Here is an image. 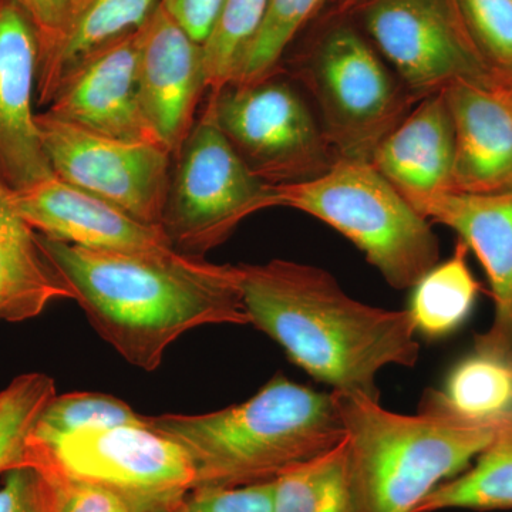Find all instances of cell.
<instances>
[{
  "instance_id": "cell-1",
  "label": "cell",
  "mask_w": 512,
  "mask_h": 512,
  "mask_svg": "<svg viewBox=\"0 0 512 512\" xmlns=\"http://www.w3.org/2000/svg\"><path fill=\"white\" fill-rule=\"evenodd\" d=\"M36 242L94 330L138 369L156 370L165 350L190 330L249 325L237 265L178 251H100L37 232Z\"/></svg>"
},
{
  "instance_id": "cell-2",
  "label": "cell",
  "mask_w": 512,
  "mask_h": 512,
  "mask_svg": "<svg viewBox=\"0 0 512 512\" xmlns=\"http://www.w3.org/2000/svg\"><path fill=\"white\" fill-rule=\"evenodd\" d=\"M237 268L249 325L333 393L380 402V370L419 362L416 326L407 309L356 301L318 266L271 259Z\"/></svg>"
},
{
  "instance_id": "cell-3",
  "label": "cell",
  "mask_w": 512,
  "mask_h": 512,
  "mask_svg": "<svg viewBox=\"0 0 512 512\" xmlns=\"http://www.w3.org/2000/svg\"><path fill=\"white\" fill-rule=\"evenodd\" d=\"M148 424L187 451L195 487L275 480L346 436L335 393L316 392L282 375L244 403L205 414H161Z\"/></svg>"
},
{
  "instance_id": "cell-4",
  "label": "cell",
  "mask_w": 512,
  "mask_h": 512,
  "mask_svg": "<svg viewBox=\"0 0 512 512\" xmlns=\"http://www.w3.org/2000/svg\"><path fill=\"white\" fill-rule=\"evenodd\" d=\"M335 396L348 437L352 512H414L434 488L466 470L497 431L498 423L407 416L369 397Z\"/></svg>"
},
{
  "instance_id": "cell-5",
  "label": "cell",
  "mask_w": 512,
  "mask_h": 512,
  "mask_svg": "<svg viewBox=\"0 0 512 512\" xmlns=\"http://www.w3.org/2000/svg\"><path fill=\"white\" fill-rule=\"evenodd\" d=\"M275 190L278 207L301 211L338 231L394 289H413L440 262L430 222L372 163L336 158L315 180Z\"/></svg>"
},
{
  "instance_id": "cell-6",
  "label": "cell",
  "mask_w": 512,
  "mask_h": 512,
  "mask_svg": "<svg viewBox=\"0 0 512 512\" xmlns=\"http://www.w3.org/2000/svg\"><path fill=\"white\" fill-rule=\"evenodd\" d=\"M328 19L303 59L301 77L336 158L370 163L384 137L419 101L394 79L353 16Z\"/></svg>"
},
{
  "instance_id": "cell-7",
  "label": "cell",
  "mask_w": 512,
  "mask_h": 512,
  "mask_svg": "<svg viewBox=\"0 0 512 512\" xmlns=\"http://www.w3.org/2000/svg\"><path fill=\"white\" fill-rule=\"evenodd\" d=\"M278 207L274 185L256 177L224 136L210 96L173 156L161 228L185 255L220 247L247 218Z\"/></svg>"
},
{
  "instance_id": "cell-8",
  "label": "cell",
  "mask_w": 512,
  "mask_h": 512,
  "mask_svg": "<svg viewBox=\"0 0 512 512\" xmlns=\"http://www.w3.org/2000/svg\"><path fill=\"white\" fill-rule=\"evenodd\" d=\"M229 144L264 183L281 187L315 180L335 153L302 94L281 74L208 93Z\"/></svg>"
},
{
  "instance_id": "cell-9",
  "label": "cell",
  "mask_w": 512,
  "mask_h": 512,
  "mask_svg": "<svg viewBox=\"0 0 512 512\" xmlns=\"http://www.w3.org/2000/svg\"><path fill=\"white\" fill-rule=\"evenodd\" d=\"M28 453L119 495L134 512L174 508L197 484L187 451L150 424L80 430L47 443L29 437Z\"/></svg>"
},
{
  "instance_id": "cell-10",
  "label": "cell",
  "mask_w": 512,
  "mask_h": 512,
  "mask_svg": "<svg viewBox=\"0 0 512 512\" xmlns=\"http://www.w3.org/2000/svg\"><path fill=\"white\" fill-rule=\"evenodd\" d=\"M352 16L416 101L493 80L456 0H367Z\"/></svg>"
},
{
  "instance_id": "cell-11",
  "label": "cell",
  "mask_w": 512,
  "mask_h": 512,
  "mask_svg": "<svg viewBox=\"0 0 512 512\" xmlns=\"http://www.w3.org/2000/svg\"><path fill=\"white\" fill-rule=\"evenodd\" d=\"M36 124L53 175L161 227L173 156L157 144L103 136L37 113Z\"/></svg>"
},
{
  "instance_id": "cell-12",
  "label": "cell",
  "mask_w": 512,
  "mask_h": 512,
  "mask_svg": "<svg viewBox=\"0 0 512 512\" xmlns=\"http://www.w3.org/2000/svg\"><path fill=\"white\" fill-rule=\"evenodd\" d=\"M136 74L148 126L174 156L197 121L208 83L201 43L161 3L137 30Z\"/></svg>"
},
{
  "instance_id": "cell-13",
  "label": "cell",
  "mask_w": 512,
  "mask_h": 512,
  "mask_svg": "<svg viewBox=\"0 0 512 512\" xmlns=\"http://www.w3.org/2000/svg\"><path fill=\"white\" fill-rule=\"evenodd\" d=\"M39 37L15 0H0V183L22 191L53 177L36 124Z\"/></svg>"
},
{
  "instance_id": "cell-14",
  "label": "cell",
  "mask_w": 512,
  "mask_h": 512,
  "mask_svg": "<svg viewBox=\"0 0 512 512\" xmlns=\"http://www.w3.org/2000/svg\"><path fill=\"white\" fill-rule=\"evenodd\" d=\"M10 201L37 234L77 247L148 255L177 251L163 228L144 224L55 175L26 190L10 191Z\"/></svg>"
},
{
  "instance_id": "cell-15",
  "label": "cell",
  "mask_w": 512,
  "mask_h": 512,
  "mask_svg": "<svg viewBox=\"0 0 512 512\" xmlns=\"http://www.w3.org/2000/svg\"><path fill=\"white\" fill-rule=\"evenodd\" d=\"M136 70L137 30L77 64L57 87L46 113L103 136L161 146L141 110Z\"/></svg>"
},
{
  "instance_id": "cell-16",
  "label": "cell",
  "mask_w": 512,
  "mask_h": 512,
  "mask_svg": "<svg viewBox=\"0 0 512 512\" xmlns=\"http://www.w3.org/2000/svg\"><path fill=\"white\" fill-rule=\"evenodd\" d=\"M443 93L454 128L453 192H512V101L494 80Z\"/></svg>"
},
{
  "instance_id": "cell-17",
  "label": "cell",
  "mask_w": 512,
  "mask_h": 512,
  "mask_svg": "<svg viewBox=\"0 0 512 512\" xmlns=\"http://www.w3.org/2000/svg\"><path fill=\"white\" fill-rule=\"evenodd\" d=\"M423 218L453 229L483 266L494 302L490 329L476 345L500 352L512 349V192H451L431 202Z\"/></svg>"
},
{
  "instance_id": "cell-18",
  "label": "cell",
  "mask_w": 512,
  "mask_h": 512,
  "mask_svg": "<svg viewBox=\"0 0 512 512\" xmlns=\"http://www.w3.org/2000/svg\"><path fill=\"white\" fill-rule=\"evenodd\" d=\"M373 167L423 217L453 192L454 128L444 93L424 97L384 137Z\"/></svg>"
},
{
  "instance_id": "cell-19",
  "label": "cell",
  "mask_w": 512,
  "mask_h": 512,
  "mask_svg": "<svg viewBox=\"0 0 512 512\" xmlns=\"http://www.w3.org/2000/svg\"><path fill=\"white\" fill-rule=\"evenodd\" d=\"M161 0H80L62 39L39 60L36 101L49 106L57 87L97 49L140 29Z\"/></svg>"
},
{
  "instance_id": "cell-20",
  "label": "cell",
  "mask_w": 512,
  "mask_h": 512,
  "mask_svg": "<svg viewBox=\"0 0 512 512\" xmlns=\"http://www.w3.org/2000/svg\"><path fill=\"white\" fill-rule=\"evenodd\" d=\"M419 412L474 423H500L512 416L511 352L474 346L451 369L441 389L424 393Z\"/></svg>"
},
{
  "instance_id": "cell-21",
  "label": "cell",
  "mask_w": 512,
  "mask_h": 512,
  "mask_svg": "<svg viewBox=\"0 0 512 512\" xmlns=\"http://www.w3.org/2000/svg\"><path fill=\"white\" fill-rule=\"evenodd\" d=\"M512 508V416L501 420L476 463L444 481L414 512L494 511Z\"/></svg>"
},
{
  "instance_id": "cell-22",
  "label": "cell",
  "mask_w": 512,
  "mask_h": 512,
  "mask_svg": "<svg viewBox=\"0 0 512 512\" xmlns=\"http://www.w3.org/2000/svg\"><path fill=\"white\" fill-rule=\"evenodd\" d=\"M468 252L467 245L457 239L453 255L431 268L414 286L407 311L416 332L424 338H446L473 311L481 286L468 265Z\"/></svg>"
},
{
  "instance_id": "cell-23",
  "label": "cell",
  "mask_w": 512,
  "mask_h": 512,
  "mask_svg": "<svg viewBox=\"0 0 512 512\" xmlns=\"http://www.w3.org/2000/svg\"><path fill=\"white\" fill-rule=\"evenodd\" d=\"M274 488L275 512H352L348 437L286 468Z\"/></svg>"
},
{
  "instance_id": "cell-24",
  "label": "cell",
  "mask_w": 512,
  "mask_h": 512,
  "mask_svg": "<svg viewBox=\"0 0 512 512\" xmlns=\"http://www.w3.org/2000/svg\"><path fill=\"white\" fill-rule=\"evenodd\" d=\"M59 299H72V292L37 245L0 244V320L36 318Z\"/></svg>"
},
{
  "instance_id": "cell-25",
  "label": "cell",
  "mask_w": 512,
  "mask_h": 512,
  "mask_svg": "<svg viewBox=\"0 0 512 512\" xmlns=\"http://www.w3.org/2000/svg\"><path fill=\"white\" fill-rule=\"evenodd\" d=\"M329 0H269L261 28L245 49L229 84H249L281 72V63L293 40Z\"/></svg>"
},
{
  "instance_id": "cell-26",
  "label": "cell",
  "mask_w": 512,
  "mask_h": 512,
  "mask_svg": "<svg viewBox=\"0 0 512 512\" xmlns=\"http://www.w3.org/2000/svg\"><path fill=\"white\" fill-rule=\"evenodd\" d=\"M269 0H222L210 35L202 43L208 93L231 83L249 43L264 22Z\"/></svg>"
},
{
  "instance_id": "cell-27",
  "label": "cell",
  "mask_w": 512,
  "mask_h": 512,
  "mask_svg": "<svg viewBox=\"0 0 512 512\" xmlns=\"http://www.w3.org/2000/svg\"><path fill=\"white\" fill-rule=\"evenodd\" d=\"M55 396V380L43 373L20 375L0 392V474L23 466L30 434Z\"/></svg>"
},
{
  "instance_id": "cell-28",
  "label": "cell",
  "mask_w": 512,
  "mask_h": 512,
  "mask_svg": "<svg viewBox=\"0 0 512 512\" xmlns=\"http://www.w3.org/2000/svg\"><path fill=\"white\" fill-rule=\"evenodd\" d=\"M150 417L110 394L74 392L53 397L37 420L30 440L47 443L57 437L87 429L148 426Z\"/></svg>"
},
{
  "instance_id": "cell-29",
  "label": "cell",
  "mask_w": 512,
  "mask_h": 512,
  "mask_svg": "<svg viewBox=\"0 0 512 512\" xmlns=\"http://www.w3.org/2000/svg\"><path fill=\"white\" fill-rule=\"evenodd\" d=\"M493 80L512 74V0H456Z\"/></svg>"
},
{
  "instance_id": "cell-30",
  "label": "cell",
  "mask_w": 512,
  "mask_h": 512,
  "mask_svg": "<svg viewBox=\"0 0 512 512\" xmlns=\"http://www.w3.org/2000/svg\"><path fill=\"white\" fill-rule=\"evenodd\" d=\"M175 512H275L274 480L238 487H195Z\"/></svg>"
},
{
  "instance_id": "cell-31",
  "label": "cell",
  "mask_w": 512,
  "mask_h": 512,
  "mask_svg": "<svg viewBox=\"0 0 512 512\" xmlns=\"http://www.w3.org/2000/svg\"><path fill=\"white\" fill-rule=\"evenodd\" d=\"M25 464L39 468L52 480L57 512H134L119 495L100 485L64 476L42 458L26 453Z\"/></svg>"
},
{
  "instance_id": "cell-32",
  "label": "cell",
  "mask_w": 512,
  "mask_h": 512,
  "mask_svg": "<svg viewBox=\"0 0 512 512\" xmlns=\"http://www.w3.org/2000/svg\"><path fill=\"white\" fill-rule=\"evenodd\" d=\"M6 474L0 512H57L55 485L42 470L23 464Z\"/></svg>"
},
{
  "instance_id": "cell-33",
  "label": "cell",
  "mask_w": 512,
  "mask_h": 512,
  "mask_svg": "<svg viewBox=\"0 0 512 512\" xmlns=\"http://www.w3.org/2000/svg\"><path fill=\"white\" fill-rule=\"evenodd\" d=\"M25 12L37 37H39L40 56L47 55L62 39L76 15L80 0H15Z\"/></svg>"
},
{
  "instance_id": "cell-34",
  "label": "cell",
  "mask_w": 512,
  "mask_h": 512,
  "mask_svg": "<svg viewBox=\"0 0 512 512\" xmlns=\"http://www.w3.org/2000/svg\"><path fill=\"white\" fill-rule=\"evenodd\" d=\"M221 3L222 0H161L164 9L201 45L210 35Z\"/></svg>"
},
{
  "instance_id": "cell-35",
  "label": "cell",
  "mask_w": 512,
  "mask_h": 512,
  "mask_svg": "<svg viewBox=\"0 0 512 512\" xmlns=\"http://www.w3.org/2000/svg\"><path fill=\"white\" fill-rule=\"evenodd\" d=\"M0 244L36 247V232L16 214L10 201V190L0 183Z\"/></svg>"
},
{
  "instance_id": "cell-36",
  "label": "cell",
  "mask_w": 512,
  "mask_h": 512,
  "mask_svg": "<svg viewBox=\"0 0 512 512\" xmlns=\"http://www.w3.org/2000/svg\"><path fill=\"white\" fill-rule=\"evenodd\" d=\"M367 0H329V15L348 16L353 15Z\"/></svg>"
},
{
  "instance_id": "cell-37",
  "label": "cell",
  "mask_w": 512,
  "mask_h": 512,
  "mask_svg": "<svg viewBox=\"0 0 512 512\" xmlns=\"http://www.w3.org/2000/svg\"><path fill=\"white\" fill-rule=\"evenodd\" d=\"M494 83L497 84V86L507 94L508 99L512 101V74L511 76L504 77V79L494 80Z\"/></svg>"
},
{
  "instance_id": "cell-38",
  "label": "cell",
  "mask_w": 512,
  "mask_h": 512,
  "mask_svg": "<svg viewBox=\"0 0 512 512\" xmlns=\"http://www.w3.org/2000/svg\"><path fill=\"white\" fill-rule=\"evenodd\" d=\"M148 512H175L174 508H161V510H154V511H148Z\"/></svg>"
},
{
  "instance_id": "cell-39",
  "label": "cell",
  "mask_w": 512,
  "mask_h": 512,
  "mask_svg": "<svg viewBox=\"0 0 512 512\" xmlns=\"http://www.w3.org/2000/svg\"><path fill=\"white\" fill-rule=\"evenodd\" d=\"M511 356H512V349H511Z\"/></svg>"
}]
</instances>
